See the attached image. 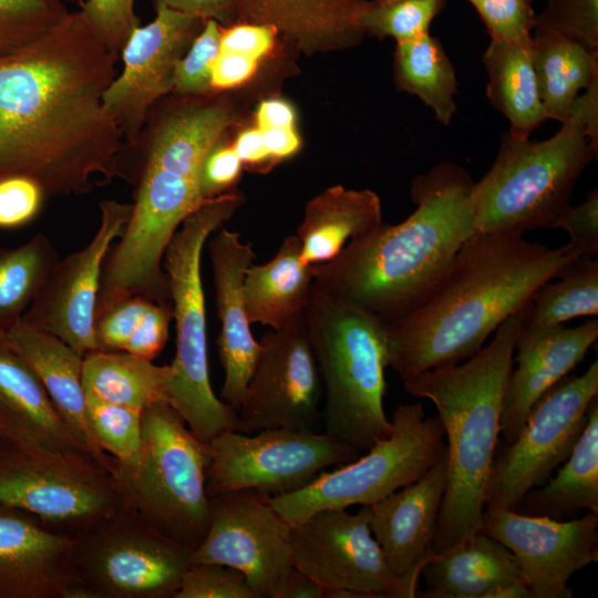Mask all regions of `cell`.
Here are the masks:
<instances>
[{
	"instance_id": "cell-1",
	"label": "cell",
	"mask_w": 598,
	"mask_h": 598,
	"mask_svg": "<svg viewBox=\"0 0 598 598\" xmlns=\"http://www.w3.org/2000/svg\"><path fill=\"white\" fill-rule=\"evenodd\" d=\"M118 58L79 9L0 60V179L30 177L50 197L117 176L124 138L103 95Z\"/></svg>"
},
{
	"instance_id": "cell-2",
	"label": "cell",
	"mask_w": 598,
	"mask_h": 598,
	"mask_svg": "<svg viewBox=\"0 0 598 598\" xmlns=\"http://www.w3.org/2000/svg\"><path fill=\"white\" fill-rule=\"evenodd\" d=\"M178 96L164 110L152 107L132 143L134 166L121 176L136 186L130 219L105 259L95 318L134 295L171 300L163 257L174 234L204 200L200 172L208 153L234 123L226 102Z\"/></svg>"
},
{
	"instance_id": "cell-3",
	"label": "cell",
	"mask_w": 598,
	"mask_h": 598,
	"mask_svg": "<svg viewBox=\"0 0 598 598\" xmlns=\"http://www.w3.org/2000/svg\"><path fill=\"white\" fill-rule=\"evenodd\" d=\"M566 244L549 248L519 234L475 233L441 286L410 315L386 323L388 367L405 380L477 352L536 289L576 260Z\"/></svg>"
},
{
	"instance_id": "cell-4",
	"label": "cell",
	"mask_w": 598,
	"mask_h": 598,
	"mask_svg": "<svg viewBox=\"0 0 598 598\" xmlns=\"http://www.w3.org/2000/svg\"><path fill=\"white\" fill-rule=\"evenodd\" d=\"M473 186L453 162L417 175L411 184L414 212L396 225L382 221L332 260L312 266L313 282L385 323L410 315L433 296L476 233Z\"/></svg>"
},
{
	"instance_id": "cell-5",
	"label": "cell",
	"mask_w": 598,
	"mask_h": 598,
	"mask_svg": "<svg viewBox=\"0 0 598 598\" xmlns=\"http://www.w3.org/2000/svg\"><path fill=\"white\" fill-rule=\"evenodd\" d=\"M520 328L518 311L472 357L403 382L408 393L435 405L447 439V478L432 543L434 553L480 532L501 434L503 396Z\"/></svg>"
},
{
	"instance_id": "cell-6",
	"label": "cell",
	"mask_w": 598,
	"mask_h": 598,
	"mask_svg": "<svg viewBox=\"0 0 598 598\" xmlns=\"http://www.w3.org/2000/svg\"><path fill=\"white\" fill-rule=\"evenodd\" d=\"M305 320L322 383L323 433L362 454L393 429L383 408L386 323L315 282Z\"/></svg>"
},
{
	"instance_id": "cell-7",
	"label": "cell",
	"mask_w": 598,
	"mask_h": 598,
	"mask_svg": "<svg viewBox=\"0 0 598 598\" xmlns=\"http://www.w3.org/2000/svg\"><path fill=\"white\" fill-rule=\"evenodd\" d=\"M243 203L244 197L236 192L207 200L183 221L163 257L176 326V354L169 364L165 402L206 443L224 431H240V426L238 412L219 399L210 384L202 252L209 236Z\"/></svg>"
},
{
	"instance_id": "cell-8",
	"label": "cell",
	"mask_w": 598,
	"mask_h": 598,
	"mask_svg": "<svg viewBox=\"0 0 598 598\" xmlns=\"http://www.w3.org/2000/svg\"><path fill=\"white\" fill-rule=\"evenodd\" d=\"M208 448L165 401L142 413L141 442L111 473L128 507L166 536L196 549L210 520Z\"/></svg>"
},
{
	"instance_id": "cell-9",
	"label": "cell",
	"mask_w": 598,
	"mask_h": 598,
	"mask_svg": "<svg viewBox=\"0 0 598 598\" xmlns=\"http://www.w3.org/2000/svg\"><path fill=\"white\" fill-rule=\"evenodd\" d=\"M597 155L573 116L545 141L507 132L492 167L472 189L476 233L523 235L546 228L569 205L580 174Z\"/></svg>"
},
{
	"instance_id": "cell-10",
	"label": "cell",
	"mask_w": 598,
	"mask_h": 598,
	"mask_svg": "<svg viewBox=\"0 0 598 598\" xmlns=\"http://www.w3.org/2000/svg\"><path fill=\"white\" fill-rule=\"evenodd\" d=\"M391 423L386 439L306 487L270 497L272 506L290 525L324 509L370 506L419 480L447 450L441 420L426 417L421 402L399 405Z\"/></svg>"
},
{
	"instance_id": "cell-11",
	"label": "cell",
	"mask_w": 598,
	"mask_h": 598,
	"mask_svg": "<svg viewBox=\"0 0 598 598\" xmlns=\"http://www.w3.org/2000/svg\"><path fill=\"white\" fill-rule=\"evenodd\" d=\"M0 502L75 538L127 507L112 473L86 454L0 437Z\"/></svg>"
},
{
	"instance_id": "cell-12",
	"label": "cell",
	"mask_w": 598,
	"mask_h": 598,
	"mask_svg": "<svg viewBox=\"0 0 598 598\" xmlns=\"http://www.w3.org/2000/svg\"><path fill=\"white\" fill-rule=\"evenodd\" d=\"M193 554L127 506L73 538L72 561L84 598H174Z\"/></svg>"
},
{
	"instance_id": "cell-13",
	"label": "cell",
	"mask_w": 598,
	"mask_h": 598,
	"mask_svg": "<svg viewBox=\"0 0 598 598\" xmlns=\"http://www.w3.org/2000/svg\"><path fill=\"white\" fill-rule=\"evenodd\" d=\"M598 396V362L581 375L567 374L530 410L518 435L498 443L485 493V507L515 511L525 494L544 485L571 453Z\"/></svg>"
},
{
	"instance_id": "cell-14",
	"label": "cell",
	"mask_w": 598,
	"mask_h": 598,
	"mask_svg": "<svg viewBox=\"0 0 598 598\" xmlns=\"http://www.w3.org/2000/svg\"><path fill=\"white\" fill-rule=\"evenodd\" d=\"M206 444L208 496L240 489L270 497L290 494L323 471L361 455L323 432L280 427L254 433L227 430Z\"/></svg>"
},
{
	"instance_id": "cell-15",
	"label": "cell",
	"mask_w": 598,
	"mask_h": 598,
	"mask_svg": "<svg viewBox=\"0 0 598 598\" xmlns=\"http://www.w3.org/2000/svg\"><path fill=\"white\" fill-rule=\"evenodd\" d=\"M293 566L312 577L328 598H413L417 584L390 569L370 527L369 506L320 511L289 530Z\"/></svg>"
},
{
	"instance_id": "cell-16",
	"label": "cell",
	"mask_w": 598,
	"mask_h": 598,
	"mask_svg": "<svg viewBox=\"0 0 598 598\" xmlns=\"http://www.w3.org/2000/svg\"><path fill=\"white\" fill-rule=\"evenodd\" d=\"M260 352L238 410L240 432L290 429L317 432L322 383L305 315L259 339Z\"/></svg>"
},
{
	"instance_id": "cell-17",
	"label": "cell",
	"mask_w": 598,
	"mask_h": 598,
	"mask_svg": "<svg viewBox=\"0 0 598 598\" xmlns=\"http://www.w3.org/2000/svg\"><path fill=\"white\" fill-rule=\"evenodd\" d=\"M208 530L194 550L193 563L217 564L240 571L257 598H271L295 566L290 524L270 496L247 489L209 496Z\"/></svg>"
},
{
	"instance_id": "cell-18",
	"label": "cell",
	"mask_w": 598,
	"mask_h": 598,
	"mask_svg": "<svg viewBox=\"0 0 598 598\" xmlns=\"http://www.w3.org/2000/svg\"><path fill=\"white\" fill-rule=\"evenodd\" d=\"M100 225L80 250L53 267L22 320L49 332L82 358L97 350L94 323L105 259L130 219L133 204L103 199Z\"/></svg>"
},
{
	"instance_id": "cell-19",
	"label": "cell",
	"mask_w": 598,
	"mask_h": 598,
	"mask_svg": "<svg viewBox=\"0 0 598 598\" xmlns=\"http://www.w3.org/2000/svg\"><path fill=\"white\" fill-rule=\"evenodd\" d=\"M480 532L515 556L533 598H571L569 578L598 560V514L556 520L485 507Z\"/></svg>"
},
{
	"instance_id": "cell-20",
	"label": "cell",
	"mask_w": 598,
	"mask_h": 598,
	"mask_svg": "<svg viewBox=\"0 0 598 598\" xmlns=\"http://www.w3.org/2000/svg\"><path fill=\"white\" fill-rule=\"evenodd\" d=\"M155 18L138 25L123 47L122 72L103 95L124 143L134 142L152 107L173 90L175 70L205 21L155 1Z\"/></svg>"
},
{
	"instance_id": "cell-21",
	"label": "cell",
	"mask_w": 598,
	"mask_h": 598,
	"mask_svg": "<svg viewBox=\"0 0 598 598\" xmlns=\"http://www.w3.org/2000/svg\"><path fill=\"white\" fill-rule=\"evenodd\" d=\"M72 551L73 538L0 502V598H84Z\"/></svg>"
},
{
	"instance_id": "cell-22",
	"label": "cell",
	"mask_w": 598,
	"mask_h": 598,
	"mask_svg": "<svg viewBox=\"0 0 598 598\" xmlns=\"http://www.w3.org/2000/svg\"><path fill=\"white\" fill-rule=\"evenodd\" d=\"M207 245L221 326L216 341L224 369L220 399L238 412L260 352V343L250 331L243 293L244 277L255 252L250 243L241 241L239 233L224 226L209 236Z\"/></svg>"
},
{
	"instance_id": "cell-23",
	"label": "cell",
	"mask_w": 598,
	"mask_h": 598,
	"mask_svg": "<svg viewBox=\"0 0 598 598\" xmlns=\"http://www.w3.org/2000/svg\"><path fill=\"white\" fill-rule=\"evenodd\" d=\"M447 478V450L419 480L369 506L370 527L391 571L419 584L434 551Z\"/></svg>"
},
{
	"instance_id": "cell-24",
	"label": "cell",
	"mask_w": 598,
	"mask_h": 598,
	"mask_svg": "<svg viewBox=\"0 0 598 598\" xmlns=\"http://www.w3.org/2000/svg\"><path fill=\"white\" fill-rule=\"evenodd\" d=\"M598 339L597 317L577 327L520 328L503 396L501 434L505 443L519 433L537 401L582 361Z\"/></svg>"
},
{
	"instance_id": "cell-25",
	"label": "cell",
	"mask_w": 598,
	"mask_h": 598,
	"mask_svg": "<svg viewBox=\"0 0 598 598\" xmlns=\"http://www.w3.org/2000/svg\"><path fill=\"white\" fill-rule=\"evenodd\" d=\"M2 337L38 377L81 447L110 471L113 457L99 446L86 416L83 358L55 336L22 319Z\"/></svg>"
},
{
	"instance_id": "cell-26",
	"label": "cell",
	"mask_w": 598,
	"mask_h": 598,
	"mask_svg": "<svg viewBox=\"0 0 598 598\" xmlns=\"http://www.w3.org/2000/svg\"><path fill=\"white\" fill-rule=\"evenodd\" d=\"M369 1L239 0L237 21L271 25L312 55L358 45L365 35L359 19Z\"/></svg>"
},
{
	"instance_id": "cell-27",
	"label": "cell",
	"mask_w": 598,
	"mask_h": 598,
	"mask_svg": "<svg viewBox=\"0 0 598 598\" xmlns=\"http://www.w3.org/2000/svg\"><path fill=\"white\" fill-rule=\"evenodd\" d=\"M0 437L28 446L89 455L61 417L38 377L2 336Z\"/></svg>"
},
{
	"instance_id": "cell-28",
	"label": "cell",
	"mask_w": 598,
	"mask_h": 598,
	"mask_svg": "<svg viewBox=\"0 0 598 598\" xmlns=\"http://www.w3.org/2000/svg\"><path fill=\"white\" fill-rule=\"evenodd\" d=\"M421 576L427 589L419 596L426 598H493L502 587L525 582L512 551L482 532L434 553Z\"/></svg>"
},
{
	"instance_id": "cell-29",
	"label": "cell",
	"mask_w": 598,
	"mask_h": 598,
	"mask_svg": "<svg viewBox=\"0 0 598 598\" xmlns=\"http://www.w3.org/2000/svg\"><path fill=\"white\" fill-rule=\"evenodd\" d=\"M382 223L379 196L370 189L331 186L311 198L297 233L301 260L310 266L336 258L344 246Z\"/></svg>"
},
{
	"instance_id": "cell-30",
	"label": "cell",
	"mask_w": 598,
	"mask_h": 598,
	"mask_svg": "<svg viewBox=\"0 0 598 598\" xmlns=\"http://www.w3.org/2000/svg\"><path fill=\"white\" fill-rule=\"evenodd\" d=\"M312 266L300 257L296 235L287 236L274 258L248 267L243 293L248 320L280 329L305 315L313 286Z\"/></svg>"
},
{
	"instance_id": "cell-31",
	"label": "cell",
	"mask_w": 598,
	"mask_h": 598,
	"mask_svg": "<svg viewBox=\"0 0 598 598\" xmlns=\"http://www.w3.org/2000/svg\"><path fill=\"white\" fill-rule=\"evenodd\" d=\"M515 511L556 520L585 511L598 514V396L589 404L585 427L567 460L544 485L528 491Z\"/></svg>"
},
{
	"instance_id": "cell-32",
	"label": "cell",
	"mask_w": 598,
	"mask_h": 598,
	"mask_svg": "<svg viewBox=\"0 0 598 598\" xmlns=\"http://www.w3.org/2000/svg\"><path fill=\"white\" fill-rule=\"evenodd\" d=\"M483 62L488 78L487 99L508 120L512 136L528 138L547 120L537 89L532 38L524 41L491 38Z\"/></svg>"
},
{
	"instance_id": "cell-33",
	"label": "cell",
	"mask_w": 598,
	"mask_h": 598,
	"mask_svg": "<svg viewBox=\"0 0 598 598\" xmlns=\"http://www.w3.org/2000/svg\"><path fill=\"white\" fill-rule=\"evenodd\" d=\"M532 54L546 117L561 124L579 92L598 74V52L565 35L535 29Z\"/></svg>"
},
{
	"instance_id": "cell-34",
	"label": "cell",
	"mask_w": 598,
	"mask_h": 598,
	"mask_svg": "<svg viewBox=\"0 0 598 598\" xmlns=\"http://www.w3.org/2000/svg\"><path fill=\"white\" fill-rule=\"evenodd\" d=\"M171 367L125 351H93L83 357L85 395L144 411L165 401Z\"/></svg>"
},
{
	"instance_id": "cell-35",
	"label": "cell",
	"mask_w": 598,
	"mask_h": 598,
	"mask_svg": "<svg viewBox=\"0 0 598 598\" xmlns=\"http://www.w3.org/2000/svg\"><path fill=\"white\" fill-rule=\"evenodd\" d=\"M394 80L400 91L420 97L442 125L456 112L457 81L454 68L437 39L429 33L396 42Z\"/></svg>"
},
{
	"instance_id": "cell-36",
	"label": "cell",
	"mask_w": 598,
	"mask_h": 598,
	"mask_svg": "<svg viewBox=\"0 0 598 598\" xmlns=\"http://www.w3.org/2000/svg\"><path fill=\"white\" fill-rule=\"evenodd\" d=\"M557 278L559 281L540 285L520 310L523 327H554L578 317L598 316L597 260L582 255Z\"/></svg>"
},
{
	"instance_id": "cell-37",
	"label": "cell",
	"mask_w": 598,
	"mask_h": 598,
	"mask_svg": "<svg viewBox=\"0 0 598 598\" xmlns=\"http://www.w3.org/2000/svg\"><path fill=\"white\" fill-rule=\"evenodd\" d=\"M59 260L43 234L16 247H0V336L22 319Z\"/></svg>"
},
{
	"instance_id": "cell-38",
	"label": "cell",
	"mask_w": 598,
	"mask_h": 598,
	"mask_svg": "<svg viewBox=\"0 0 598 598\" xmlns=\"http://www.w3.org/2000/svg\"><path fill=\"white\" fill-rule=\"evenodd\" d=\"M444 4L445 0H370L359 23L365 34L381 40L410 41L429 33Z\"/></svg>"
},
{
	"instance_id": "cell-39",
	"label": "cell",
	"mask_w": 598,
	"mask_h": 598,
	"mask_svg": "<svg viewBox=\"0 0 598 598\" xmlns=\"http://www.w3.org/2000/svg\"><path fill=\"white\" fill-rule=\"evenodd\" d=\"M68 11L64 0H0V60L44 34Z\"/></svg>"
},
{
	"instance_id": "cell-40",
	"label": "cell",
	"mask_w": 598,
	"mask_h": 598,
	"mask_svg": "<svg viewBox=\"0 0 598 598\" xmlns=\"http://www.w3.org/2000/svg\"><path fill=\"white\" fill-rule=\"evenodd\" d=\"M85 398L87 421L99 446L115 460H130L140 446L143 411Z\"/></svg>"
},
{
	"instance_id": "cell-41",
	"label": "cell",
	"mask_w": 598,
	"mask_h": 598,
	"mask_svg": "<svg viewBox=\"0 0 598 598\" xmlns=\"http://www.w3.org/2000/svg\"><path fill=\"white\" fill-rule=\"evenodd\" d=\"M221 25L214 20L205 21L202 30L177 63L173 90L177 96L207 95L212 68L220 52Z\"/></svg>"
},
{
	"instance_id": "cell-42",
	"label": "cell",
	"mask_w": 598,
	"mask_h": 598,
	"mask_svg": "<svg viewBox=\"0 0 598 598\" xmlns=\"http://www.w3.org/2000/svg\"><path fill=\"white\" fill-rule=\"evenodd\" d=\"M534 29L565 35L598 52V0H548Z\"/></svg>"
},
{
	"instance_id": "cell-43",
	"label": "cell",
	"mask_w": 598,
	"mask_h": 598,
	"mask_svg": "<svg viewBox=\"0 0 598 598\" xmlns=\"http://www.w3.org/2000/svg\"><path fill=\"white\" fill-rule=\"evenodd\" d=\"M174 598H257L245 576L230 567L193 563Z\"/></svg>"
},
{
	"instance_id": "cell-44",
	"label": "cell",
	"mask_w": 598,
	"mask_h": 598,
	"mask_svg": "<svg viewBox=\"0 0 598 598\" xmlns=\"http://www.w3.org/2000/svg\"><path fill=\"white\" fill-rule=\"evenodd\" d=\"M134 4L135 0H84L79 9L100 40L120 55L140 25Z\"/></svg>"
},
{
	"instance_id": "cell-45",
	"label": "cell",
	"mask_w": 598,
	"mask_h": 598,
	"mask_svg": "<svg viewBox=\"0 0 598 598\" xmlns=\"http://www.w3.org/2000/svg\"><path fill=\"white\" fill-rule=\"evenodd\" d=\"M153 301L156 300L142 295L130 296L97 316L94 323L97 350L123 351Z\"/></svg>"
},
{
	"instance_id": "cell-46",
	"label": "cell",
	"mask_w": 598,
	"mask_h": 598,
	"mask_svg": "<svg viewBox=\"0 0 598 598\" xmlns=\"http://www.w3.org/2000/svg\"><path fill=\"white\" fill-rule=\"evenodd\" d=\"M491 38L524 41L532 38L535 13L532 0H468Z\"/></svg>"
},
{
	"instance_id": "cell-47",
	"label": "cell",
	"mask_w": 598,
	"mask_h": 598,
	"mask_svg": "<svg viewBox=\"0 0 598 598\" xmlns=\"http://www.w3.org/2000/svg\"><path fill=\"white\" fill-rule=\"evenodd\" d=\"M48 196L43 188L27 176L0 179V228L14 229L33 220Z\"/></svg>"
},
{
	"instance_id": "cell-48",
	"label": "cell",
	"mask_w": 598,
	"mask_h": 598,
	"mask_svg": "<svg viewBox=\"0 0 598 598\" xmlns=\"http://www.w3.org/2000/svg\"><path fill=\"white\" fill-rule=\"evenodd\" d=\"M546 228L565 229L569 235L567 245L577 255H597L598 190H590L581 204L565 207Z\"/></svg>"
},
{
	"instance_id": "cell-49",
	"label": "cell",
	"mask_w": 598,
	"mask_h": 598,
	"mask_svg": "<svg viewBox=\"0 0 598 598\" xmlns=\"http://www.w3.org/2000/svg\"><path fill=\"white\" fill-rule=\"evenodd\" d=\"M173 319L171 301H153L123 351L153 361L165 347Z\"/></svg>"
},
{
	"instance_id": "cell-50",
	"label": "cell",
	"mask_w": 598,
	"mask_h": 598,
	"mask_svg": "<svg viewBox=\"0 0 598 598\" xmlns=\"http://www.w3.org/2000/svg\"><path fill=\"white\" fill-rule=\"evenodd\" d=\"M243 162L233 148L221 142L206 156L200 172V193L205 202L229 193L238 182Z\"/></svg>"
},
{
	"instance_id": "cell-51",
	"label": "cell",
	"mask_w": 598,
	"mask_h": 598,
	"mask_svg": "<svg viewBox=\"0 0 598 598\" xmlns=\"http://www.w3.org/2000/svg\"><path fill=\"white\" fill-rule=\"evenodd\" d=\"M277 37L278 32L271 25L237 21L221 25L220 50L259 61L274 49Z\"/></svg>"
},
{
	"instance_id": "cell-52",
	"label": "cell",
	"mask_w": 598,
	"mask_h": 598,
	"mask_svg": "<svg viewBox=\"0 0 598 598\" xmlns=\"http://www.w3.org/2000/svg\"><path fill=\"white\" fill-rule=\"evenodd\" d=\"M257 66L258 61L252 58L220 50L212 68V89L226 90L244 84L255 74Z\"/></svg>"
},
{
	"instance_id": "cell-53",
	"label": "cell",
	"mask_w": 598,
	"mask_h": 598,
	"mask_svg": "<svg viewBox=\"0 0 598 598\" xmlns=\"http://www.w3.org/2000/svg\"><path fill=\"white\" fill-rule=\"evenodd\" d=\"M167 7L223 27L237 21L239 0H162Z\"/></svg>"
},
{
	"instance_id": "cell-54",
	"label": "cell",
	"mask_w": 598,
	"mask_h": 598,
	"mask_svg": "<svg viewBox=\"0 0 598 598\" xmlns=\"http://www.w3.org/2000/svg\"><path fill=\"white\" fill-rule=\"evenodd\" d=\"M569 116L582 125L592 148L598 153V74L585 89V93L576 97Z\"/></svg>"
},
{
	"instance_id": "cell-55",
	"label": "cell",
	"mask_w": 598,
	"mask_h": 598,
	"mask_svg": "<svg viewBox=\"0 0 598 598\" xmlns=\"http://www.w3.org/2000/svg\"><path fill=\"white\" fill-rule=\"evenodd\" d=\"M324 589L308 574L293 567L276 586L271 598H324Z\"/></svg>"
},
{
	"instance_id": "cell-56",
	"label": "cell",
	"mask_w": 598,
	"mask_h": 598,
	"mask_svg": "<svg viewBox=\"0 0 598 598\" xmlns=\"http://www.w3.org/2000/svg\"><path fill=\"white\" fill-rule=\"evenodd\" d=\"M256 123L259 130L295 127L296 112L292 105L285 100H264L256 110Z\"/></svg>"
},
{
	"instance_id": "cell-57",
	"label": "cell",
	"mask_w": 598,
	"mask_h": 598,
	"mask_svg": "<svg viewBox=\"0 0 598 598\" xmlns=\"http://www.w3.org/2000/svg\"><path fill=\"white\" fill-rule=\"evenodd\" d=\"M244 164L251 167H264L270 161L262 133L258 127L247 128L239 133L231 145Z\"/></svg>"
},
{
	"instance_id": "cell-58",
	"label": "cell",
	"mask_w": 598,
	"mask_h": 598,
	"mask_svg": "<svg viewBox=\"0 0 598 598\" xmlns=\"http://www.w3.org/2000/svg\"><path fill=\"white\" fill-rule=\"evenodd\" d=\"M260 131L270 161L288 158L300 148V137L295 127H276Z\"/></svg>"
},
{
	"instance_id": "cell-59",
	"label": "cell",
	"mask_w": 598,
	"mask_h": 598,
	"mask_svg": "<svg viewBox=\"0 0 598 598\" xmlns=\"http://www.w3.org/2000/svg\"><path fill=\"white\" fill-rule=\"evenodd\" d=\"M66 3H72L76 6H81L84 0H64Z\"/></svg>"
},
{
	"instance_id": "cell-60",
	"label": "cell",
	"mask_w": 598,
	"mask_h": 598,
	"mask_svg": "<svg viewBox=\"0 0 598 598\" xmlns=\"http://www.w3.org/2000/svg\"><path fill=\"white\" fill-rule=\"evenodd\" d=\"M377 1H385V0H377Z\"/></svg>"
}]
</instances>
